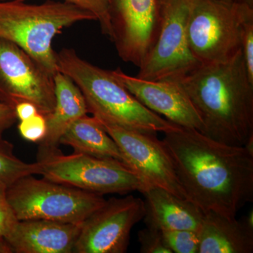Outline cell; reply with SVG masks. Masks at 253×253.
<instances>
[{
  "mask_svg": "<svg viewBox=\"0 0 253 253\" xmlns=\"http://www.w3.org/2000/svg\"><path fill=\"white\" fill-rule=\"evenodd\" d=\"M164 134L162 141L181 187L203 212L235 217L253 202V151L181 126Z\"/></svg>",
  "mask_w": 253,
  "mask_h": 253,
  "instance_id": "1",
  "label": "cell"
},
{
  "mask_svg": "<svg viewBox=\"0 0 253 253\" xmlns=\"http://www.w3.org/2000/svg\"><path fill=\"white\" fill-rule=\"evenodd\" d=\"M178 82L202 120V134L230 146L253 140V83L242 51L226 62L201 65Z\"/></svg>",
  "mask_w": 253,
  "mask_h": 253,
  "instance_id": "2",
  "label": "cell"
},
{
  "mask_svg": "<svg viewBox=\"0 0 253 253\" xmlns=\"http://www.w3.org/2000/svg\"><path fill=\"white\" fill-rule=\"evenodd\" d=\"M58 71L71 78L85 99L88 113L100 122L141 132L166 133L180 126L144 106L113 76L82 59L73 49L56 52Z\"/></svg>",
  "mask_w": 253,
  "mask_h": 253,
  "instance_id": "3",
  "label": "cell"
},
{
  "mask_svg": "<svg viewBox=\"0 0 253 253\" xmlns=\"http://www.w3.org/2000/svg\"><path fill=\"white\" fill-rule=\"evenodd\" d=\"M84 21L96 18L68 1L47 0L30 4L18 0L0 1V38L24 50L52 76L58 72L53 39L65 28Z\"/></svg>",
  "mask_w": 253,
  "mask_h": 253,
  "instance_id": "4",
  "label": "cell"
},
{
  "mask_svg": "<svg viewBox=\"0 0 253 253\" xmlns=\"http://www.w3.org/2000/svg\"><path fill=\"white\" fill-rule=\"evenodd\" d=\"M253 8L222 0H191L186 33L201 65L229 61L241 51L245 21Z\"/></svg>",
  "mask_w": 253,
  "mask_h": 253,
  "instance_id": "5",
  "label": "cell"
},
{
  "mask_svg": "<svg viewBox=\"0 0 253 253\" xmlns=\"http://www.w3.org/2000/svg\"><path fill=\"white\" fill-rule=\"evenodd\" d=\"M8 202L18 220L46 219L82 224L104 204L94 194L34 175L23 176L6 189Z\"/></svg>",
  "mask_w": 253,
  "mask_h": 253,
  "instance_id": "6",
  "label": "cell"
},
{
  "mask_svg": "<svg viewBox=\"0 0 253 253\" xmlns=\"http://www.w3.org/2000/svg\"><path fill=\"white\" fill-rule=\"evenodd\" d=\"M41 175L48 180L100 195L141 194L149 186L124 163L112 158L73 153L64 155L59 149L38 153Z\"/></svg>",
  "mask_w": 253,
  "mask_h": 253,
  "instance_id": "7",
  "label": "cell"
},
{
  "mask_svg": "<svg viewBox=\"0 0 253 253\" xmlns=\"http://www.w3.org/2000/svg\"><path fill=\"white\" fill-rule=\"evenodd\" d=\"M191 0L160 3L161 23L154 45L136 77L149 81H179L201 66L188 42L186 25Z\"/></svg>",
  "mask_w": 253,
  "mask_h": 253,
  "instance_id": "8",
  "label": "cell"
},
{
  "mask_svg": "<svg viewBox=\"0 0 253 253\" xmlns=\"http://www.w3.org/2000/svg\"><path fill=\"white\" fill-rule=\"evenodd\" d=\"M23 101L36 105L44 116L52 112L54 76L14 43L0 38V102L14 109Z\"/></svg>",
  "mask_w": 253,
  "mask_h": 253,
  "instance_id": "9",
  "label": "cell"
},
{
  "mask_svg": "<svg viewBox=\"0 0 253 253\" xmlns=\"http://www.w3.org/2000/svg\"><path fill=\"white\" fill-rule=\"evenodd\" d=\"M144 201L132 195L111 198L82 224L75 253H124L131 229L144 219Z\"/></svg>",
  "mask_w": 253,
  "mask_h": 253,
  "instance_id": "10",
  "label": "cell"
},
{
  "mask_svg": "<svg viewBox=\"0 0 253 253\" xmlns=\"http://www.w3.org/2000/svg\"><path fill=\"white\" fill-rule=\"evenodd\" d=\"M101 123L121 150L125 164L149 188H161L181 199H188L176 176L170 156L156 134Z\"/></svg>",
  "mask_w": 253,
  "mask_h": 253,
  "instance_id": "11",
  "label": "cell"
},
{
  "mask_svg": "<svg viewBox=\"0 0 253 253\" xmlns=\"http://www.w3.org/2000/svg\"><path fill=\"white\" fill-rule=\"evenodd\" d=\"M109 14L118 56L139 68L159 31L157 0H109Z\"/></svg>",
  "mask_w": 253,
  "mask_h": 253,
  "instance_id": "12",
  "label": "cell"
},
{
  "mask_svg": "<svg viewBox=\"0 0 253 253\" xmlns=\"http://www.w3.org/2000/svg\"><path fill=\"white\" fill-rule=\"evenodd\" d=\"M113 76L151 111L181 127L204 133V126L189 96L178 81H149L128 76L121 68Z\"/></svg>",
  "mask_w": 253,
  "mask_h": 253,
  "instance_id": "13",
  "label": "cell"
},
{
  "mask_svg": "<svg viewBox=\"0 0 253 253\" xmlns=\"http://www.w3.org/2000/svg\"><path fill=\"white\" fill-rule=\"evenodd\" d=\"M82 224L46 219L18 220L4 240L12 253H73Z\"/></svg>",
  "mask_w": 253,
  "mask_h": 253,
  "instance_id": "14",
  "label": "cell"
},
{
  "mask_svg": "<svg viewBox=\"0 0 253 253\" xmlns=\"http://www.w3.org/2000/svg\"><path fill=\"white\" fill-rule=\"evenodd\" d=\"M145 196L146 226L159 230H200L204 212L194 203L166 190L150 187Z\"/></svg>",
  "mask_w": 253,
  "mask_h": 253,
  "instance_id": "15",
  "label": "cell"
},
{
  "mask_svg": "<svg viewBox=\"0 0 253 253\" xmlns=\"http://www.w3.org/2000/svg\"><path fill=\"white\" fill-rule=\"evenodd\" d=\"M199 236L198 253H253V214L239 221L215 212L204 213Z\"/></svg>",
  "mask_w": 253,
  "mask_h": 253,
  "instance_id": "16",
  "label": "cell"
},
{
  "mask_svg": "<svg viewBox=\"0 0 253 253\" xmlns=\"http://www.w3.org/2000/svg\"><path fill=\"white\" fill-rule=\"evenodd\" d=\"M54 109L45 116L47 130L40 143L38 153L48 152L59 149L60 139L72 123L87 115L85 99L72 80L58 71L54 76Z\"/></svg>",
  "mask_w": 253,
  "mask_h": 253,
  "instance_id": "17",
  "label": "cell"
},
{
  "mask_svg": "<svg viewBox=\"0 0 253 253\" xmlns=\"http://www.w3.org/2000/svg\"><path fill=\"white\" fill-rule=\"evenodd\" d=\"M60 144L71 146L74 153L112 158L124 163V158L117 144L94 116L89 117L85 115L78 118L65 131Z\"/></svg>",
  "mask_w": 253,
  "mask_h": 253,
  "instance_id": "18",
  "label": "cell"
},
{
  "mask_svg": "<svg viewBox=\"0 0 253 253\" xmlns=\"http://www.w3.org/2000/svg\"><path fill=\"white\" fill-rule=\"evenodd\" d=\"M41 171L39 163H26L18 158L14 145L0 134V187L6 189L23 176L41 174Z\"/></svg>",
  "mask_w": 253,
  "mask_h": 253,
  "instance_id": "19",
  "label": "cell"
},
{
  "mask_svg": "<svg viewBox=\"0 0 253 253\" xmlns=\"http://www.w3.org/2000/svg\"><path fill=\"white\" fill-rule=\"evenodd\" d=\"M163 238L172 253H198L199 236L198 231L163 230Z\"/></svg>",
  "mask_w": 253,
  "mask_h": 253,
  "instance_id": "20",
  "label": "cell"
},
{
  "mask_svg": "<svg viewBox=\"0 0 253 253\" xmlns=\"http://www.w3.org/2000/svg\"><path fill=\"white\" fill-rule=\"evenodd\" d=\"M0 1H14V0H0ZM25 1L26 0H18ZM68 1L86 10L94 15L96 21H99L101 33L112 41L113 31L109 14V0H61Z\"/></svg>",
  "mask_w": 253,
  "mask_h": 253,
  "instance_id": "21",
  "label": "cell"
},
{
  "mask_svg": "<svg viewBox=\"0 0 253 253\" xmlns=\"http://www.w3.org/2000/svg\"><path fill=\"white\" fill-rule=\"evenodd\" d=\"M141 253H172L168 247L162 231L146 226L138 233Z\"/></svg>",
  "mask_w": 253,
  "mask_h": 253,
  "instance_id": "22",
  "label": "cell"
},
{
  "mask_svg": "<svg viewBox=\"0 0 253 253\" xmlns=\"http://www.w3.org/2000/svg\"><path fill=\"white\" fill-rule=\"evenodd\" d=\"M47 126L45 116L38 113L33 117L20 121L18 131L26 140L41 142L46 134Z\"/></svg>",
  "mask_w": 253,
  "mask_h": 253,
  "instance_id": "23",
  "label": "cell"
},
{
  "mask_svg": "<svg viewBox=\"0 0 253 253\" xmlns=\"http://www.w3.org/2000/svg\"><path fill=\"white\" fill-rule=\"evenodd\" d=\"M243 57L250 81L253 83V16L245 21L241 44Z\"/></svg>",
  "mask_w": 253,
  "mask_h": 253,
  "instance_id": "24",
  "label": "cell"
},
{
  "mask_svg": "<svg viewBox=\"0 0 253 253\" xmlns=\"http://www.w3.org/2000/svg\"><path fill=\"white\" fill-rule=\"evenodd\" d=\"M18 221L6 199V189L0 187V240H4Z\"/></svg>",
  "mask_w": 253,
  "mask_h": 253,
  "instance_id": "25",
  "label": "cell"
},
{
  "mask_svg": "<svg viewBox=\"0 0 253 253\" xmlns=\"http://www.w3.org/2000/svg\"><path fill=\"white\" fill-rule=\"evenodd\" d=\"M16 121L14 109L9 105L0 102V134L14 126Z\"/></svg>",
  "mask_w": 253,
  "mask_h": 253,
  "instance_id": "26",
  "label": "cell"
},
{
  "mask_svg": "<svg viewBox=\"0 0 253 253\" xmlns=\"http://www.w3.org/2000/svg\"><path fill=\"white\" fill-rule=\"evenodd\" d=\"M14 111L16 118L17 120H19V121L28 119L39 113L36 105L28 101H23L16 105L15 106Z\"/></svg>",
  "mask_w": 253,
  "mask_h": 253,
  "instance_id": "27",
  "label": "cell"
},
{
  "mask_svg": "<svg viewBox=\"0 0 253 253\" xmlns=\"http://www.w3.org/2000/svg\"><path fill=\"white\" fill-rule=\"evenodd\" d=\"M222 1H229V2L236 3V4H246L250 7L253 8V0H222Z\"/></svg>",
  "mask_w": 253,
  "mask_h": 253,
  "instance_id": "28",
  "label": "cell"
},
{
  "mask_svg": "<svg viewBox=\"0 0 253 253\" xmlns=\"http://www.w3.org/2000/svg\"><path fill=\"white\" fill-rule=\"evenodd\" d=\"M165 0H157L158 4H160V3L163 2V1H164Z\"/></svg>",
  "mask_w": 253,
  "mask_h": 253,
  "instance_id": "29",
  "label": "cell"
}]
</instances>
